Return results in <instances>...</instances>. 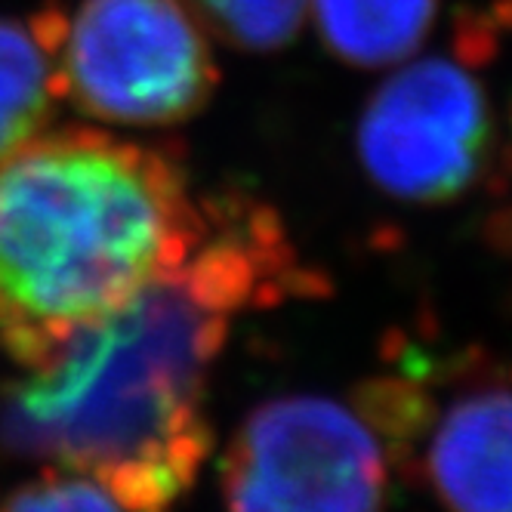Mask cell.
<instances>
[{
	"label": "cell",
	"mask_w": 512,
	"mask_h": 512,
	"mask_svg": "<svg viewBox=\"0 0 512 512\" xmlns=\"http://www.w3.org/2000/svg\"><path fill=\"white\" fill-rule=\"evenodd\" d=\"M312 278L269 204L213 198L186 260L0 386V463L90 472L127 512H167L210 451L201 395L232 318Z\"/></svg>",
	"instance_id": "cell-1"
},
{
	"label": "cell",
	"mask_w": 512,
	"mask_h": 512,
	"mask_svg": "<svg viewBox=\"0 0 512 512\" xmlns=\"http://www.w3.org/2000/svg\"><path fill=\"white\" fill-rule=\"evenodd\" d=\"M210 219L161 145L81 124L28 139L0 158V349L34 368L186 260Z\"/></svg>",
	"instance_id": "cell-2"
},
{
	"label": "cell",
	"mask_w": 512,
	"mask_h": 512,
	"mask_svg": "<svg viewBox=\"0 0 512 512\" xmlns=\"http://www.w3.org/2000/svg\"><path fill=\"white\" fill-rule=\"evenodd\" d=\"M491 19L469 16L454 53L395 65L358 121V161L374 186L401 201L438 207L469 195L488 176L497 124L479 65L494 53Z\"/></svg>",
	"instance_id": "cell-3"
},
{
	"label": "cell",
	"mask_w": 512,
	"mask_h": 512,
	"mask_svg": "<svg viewBox=\"0 0 512 512\" xmlns=\"http://www.w3.org/2000/svg\"><path fill=\"white\" fill-rule=\"evenodd\" d=\"M62 99L108 127H176L219 87L210 34L186 0H81L65 10Z\"/></svg>",
	"instance_id": "cell-4"
},
{
	"label": "cell",
	"mask_w": 512,
	"mask_h": 512,
	"mask_svg": "<svg viewBox=\"0 0 512 512\" xmlns=\"http://www.w3.org/2000/svg\"><path fill=\"white\" fill-rule=\"evenodd\" d=\"M389 451L358 405L324 395L266 401L223 457L229 512H383Z\"/></svg>",
	"instance_id": "cell-5"
},
{
	"label": "cell",
	"mask_w": 512,
	"mask_h": 512,
	"mask_svg": "<svg viewBox=\"0 0 512 512\" xmlns=\"http://www.w3.org/2000/svg\"><path fill=\"white\" fill-rule=\"evenodd\" d=\"M426 475L448 512H509V389L472 377L429 429Z\"/></svg>",
	"instance_id": "cell-6"
},
{
	"label": "cell",
	"mask_w": 512,
	"mask_h": 512,
	"mask_svg": "<svg viewBox=\"0 0 512 512\" xmlns=\"http://www.w3.org/2000/svg\"><path fill=\"white\" fill-rule=\"evenodd\" d=\"M62 7L0 16V158L56 124L62 99Z\"/></svg>",
	"instance_id": "cell-7"
},
{
	"label": "cell",
	"mask_w": 512,
	"mask_h": 512,
	"mask_svg": "<svg viewBox=\"0 0 512 512\" xmlns=\"http://www.w3.org/2000/svg\"><path fill=\"white\" fill-rule=\"evenodd\" d=\"M309 10L334 59L352 68H395L429 41L442 0H312Z\"/></svg>",
	"instance_id": "cell-8"
},
{
	"label": "cell",
	"mask_w": 512,
	"mask_h": 512,
	"mask_svg": "<svg viewBox=\"0 0 512 512\" xmlns=\"http://www.w3.org/2000/svg\"><path fill=\"white\" fill-rule=\"evenodd\" d=\"M312 0H186L201 28L238 53H278L306 25Z\"/></svg>",
	"instance_id": "cell-9"
},
{
	"label": "cell",
	"mask_w": 512,
	"mask_h": 512,
	"mask_svg": "<svg viewBox=\"0 0 512 512\" xmlns=\"http://www.w3.org/2000/svg\"><path fill=\"white\" fill-rule=\"evenodd\" d=\"M0 512H127L99 479L78 469L47 466L41 479L13 491Z\"/></svg>",
	"instance_id": "cell-10"
}]
</instances>
